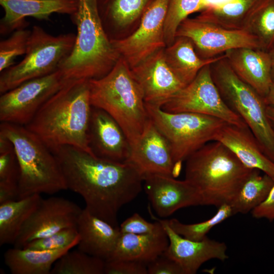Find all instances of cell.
Segmentation results:
<instances>
[{
	"instance_id": "cell-27",
	"label": "cell",
	"mask_w": 274,
	"mask_h": 274,
	"mask_svg": "<svg viewBox=\"0 0 274 274\" xmlns=\"http://www.w3.org/2000/svg\"><path fill=\"white\" fill-rule=\"evenodd\" d=\"M33 194L0 204V245L14 244L24 223L36 210L41 199Z\"/></svg>"
},
{
	"instance_id": "cell-17",
	"label": "cell",
	"mask_w": 274,
	"mask_h": 274,
	"mask_svg": "<svg viewBox=\"0 0 274 274\" xmlns=\"http://www.w3.org/2000/svg\"><path fill=\"white\" fill-rule=\"evenodd\" d=\"M162 225L169 239L168 246L163 254L176 261L182 267L184 274H195L204 262L213 259L224 261L228 258L225 243L211 239L206 236L201 241L185 238L176 233L165 220L153 216Z\"/></svg>"
},
{
	"instance_id": "cell-33",
	"label": "cell",
	"mask_w": 274,
	"mask_h": 274,
	"mask_svg": "<svg viewBox=\"0 0 274 274\" xmlns=\"http://www.w3.org/2000/svg\"><path fill=\"white\" fill-rule=\"evenodd\" d=\"M217 213L210 219L193 224H184L178 219L165 220L168 226L182 237L194 241L202 240L216 225L235 214L231 204H223L219 207Z\"/></svg>"
},
{
	"instance_id": "cell-14",
	"label": "cell",
	"mask_w": 274,
	"mask_h": 274,
	"mask_svg": "<svg viewBox=\"0 0 274 274\" xmlns=\"http://www.w3.org/2000/svg\"><path fill=\"white\" fill-rule=\"evenodd\" d=\"M82 210L75 203L63 197L42 198L23 226L14 247L22 248L31 241L77 227Z\"/></svg>"
},
{
	"instance_id": "cell-25",
	"label": "cell",
	"mask_w": 274,
	"mask_h": 274,
	"mask_svg": "<svg viewBox=\"0 0 274 274\" xmlns=\"http://www.w3.org/2000/svg\"><path fill=\"white\" fill-rule=\"evenodd\" d=\"M165 60L173 72L186 86L191 82L205 66L222 57L204 59L196 53L191 40L187 37L177 36L172 45L164 50Z\"/></svg>"
},
{
	"instance_id": "cell-16",
	"label": "cell",
	"mask_w": 274,
	"mask_h": 274,
	"mask_svg": "<svg viewBox=\"0 0 274 274\" xmlns=\"http://www.w3.org/2000/svg\"><path fill=\"white\" fill-rule=\"evenodd\" d=\"M142 176L175 177V163L170 145L150 118L127 161Z\"/></svg>"
},
{
	"instance_id": "cell-36",
	"label": "cell",
	"mask_w": 274,
	"mask_h": 274,
	"mask_svg": "<svg viewBox=\"0 0 274 274\" xmlns=\"http://www.w3.org/2000/svg\"><path fill=\"white\" fill-rule=\"evenodd\" d=\"M19 178V166L13 144L0 134V185L18 187Z\"/></svg>"
},
{
	"instance_id": "cell-9",
	"label": "cell",
	"mask_w": 274,
	"mask_h": 274,
	"mask_svg": "<svg viewBox=\"0 0 274 274\" xmlns=\"http://www.w3.org/2000/svg\"><path fill=\"white\" fill-rule=\"evenodd\" d=\"M149 117L171 148L175 166L208 143L225 124L213 116L190 112L170 113L161 108L146 105Z\"/></svg>"
},
{
	"instance_id": "cell-8",
	"label": "cell",
	"mask_w": 274,
	"mask_h": 274,
	"mask_svg": "<svg viewBox=\"0 0 274 274\" xmlns=\"http://www.w3.org/2000/svg\"><path fill=\"white\" fill-rule=\"evenodd\" d=\"M73 33L53 36L38 25H34L23 59L1 72L2 94L28 80L43 77L58 70L74 45Z\"/></svg>"
},
{
	"instance_id": "cell-12",
	"label": "cell",
	"mask_w": 274,
	"mask_h": 274,
	"mask_svg": "<svg viewBox=\"0 0 274 274\" xmlns=\"http://www.w3.org/2000/svg\"><path fill=\"white\" fill-rule=\"evenodd\" d=\"M168 2L150 0L135 31L125 38L111 40L120 57L130 68L166 47L164 30Z\"/></svg>"
},
{
	"instance_id": "cell-42",
	"label": "cell",
	"mask_w": 274,
	"mask_h": 274,
	"mask_svg": "<svg viewBox=\"0 0 274 274\" xmlns=\"http://www.w3.org/2000/svg\"><path fill=\"white\" fill-rule=\"evenodd\" d=\"M202 7V11L222 5L230 0H200Z\"/></svg>"
},
{
	"instance_id": "cell-37",
	"label": "cell",
	"mask_w": 274,
	"mask_h": 274,
	"mask_svg": "<svg viewBox=\"0 0 274 274\" xmlns=\"http://www.w3.org/2000/svg\"><path fill=\"white\" fill-rule=\"evenodd\" d=\"M80 236L77 227L65 228L50 235L36 239L22 248L33 250H54L77 246Z\"/></svg>"
},
{
	"instance_id": "cell-29",
	"label": "cell",
	"mask_w": 274,
	"mask_h": 274,
	"mask_svg": "<svg viewBox=\"0 0 274 274\" xmlns=\"http://www.w3.org/2000/svg\"><path fill=\"white\" fill-rule=\"evenodd\" d=\"M253 168L231 204L235 213L246 214L264 201L274 185V180Z\"/></svg>"
},
{
	"instance_id": "cell-18",
	"label": "cell",
	"mask_w": 274,
	"mask_h": 274,
	"mask_svg": "<svg viewBox=\"0 0 274 274\" xmlns=\"http://www.w3.org/2000/svg\"><path fill=\"white\" fill-rule=\"evenodd\" d=\"M88 141L92 153L97 157L123 163L129 157L131 146L121 126L107 112L93 106Z\"/></svg>"
},
{
	"instance_id": "cell-41",
	"label": "cell",
	"mask_w": 274,
	"mask_h": 274,
	"mask_svg": "<svg viewBox=\"0 0 274 274\" xmlns=\"http://www.w3.org/2000/svg\"><path fill=\"white\" fill-rule=\"evenodd\" d=\"M252 216L257 219L265 218L274 221V185L266 199L252 211Z\"/></svg>"
},
{
	"instance_id": "cell-39",
	"label": "cell",
	"mask_w": 274,
	"mask_h": 274,
	"mask_svg": "<svg viewBox=\"0 0 274 274\" xmlns=\"http://www.w3.org/2000/svg\"><path fill=\"white\" fill-rule=\"evenodd\" d=\"M105 274H148L147 264L128 260L105 261Z\"/></svg>"
},
{
	"instance_id": "cell-20",
	"label": "cell",
	"mask_w": 274,
	"mask_h": 274,
	"mask_svg": "<svg viewBox=\"0 0 274 274\" xmlns=\"http://www.w3.org/2000/svg\"><path fill=\"white\" fill-rule=\"evenodd\" d=\"M4 15L0 21V32L5 35L25 28V18L48 20L54 13L72 16L78 8V0H0Z\"/></svg>"
},
{
	"instance_id": "cell-43",
	"label": "cell",
	"mask_w": 274,
	"mask_h": 274,
	"mask_svg": "<svg viewBox=\"0 0 274 274\" xmlns=\"http://www.w3.org/2000/svg\"><path fill=\"white\" fill-rule=\"evenodd\" d=\"M267 106L274 107V82L272 83L269 92L264 97Z\"/></svg>"
},
{
	"instance_id": "cell-19",
	"label": "cell",
	"mask_w": 274,
	"mask_h": 274,
	"mask_svg": "<svg viewBox=\"0 0 274 274\" xmlns=\"http://www.w3.org/2000/svg\"><path fill=\"white\" fill-rule=\"evenodd\" d=\"M143 184L153 209L160 217L169 216L180 209L201 205L199 194L185 180L153 175L145 178Z\"/></svg>"
},
{
	"instance_id": "cell-28",
	"label": "cell",
	"mask_w": 274,
	"mask_h": 274,
	"mask_svg": "<svg viewBox=\"0 0 274 274\" xmlns=\"http://www.w3.org/2000/svg\"><path fill=\"white\" fill-rule=\"evenodd\" d=\"M243 29L256 38L261 49L268 51L274 46V0H257Z\"/></svg>"
},
{
	"instance_id": "cell-30",
	"label": "cell",
	"mask_w": 274,
	"mask_h": 274,
	"mask_svg": "<svg viewBox=\"0 0 274 274\" xmlns=\"http://www.w3.org/2000/svg\"><path fill=\"white\" fill-rule=\"evenodd\" d=\"M257 0H230L220 6L201 11V20L228 29H243L245 21Z\"/></svg>"
},
{
	"instance_id": "cell-23",
	"label": "cell",
	"mask_w": 274,
	"mask_h": 274,
	"mask_svg": "<svg viewBox=\"0 0 274 274\" xmlns=\"http://www.w3.org/2000/svg\"><path fill=\"white\" fill-rule=\"evenodd\" d=\"M77 228L80 236L78 250L105 261L111 258L121 234L119 227L113 226L84 208Z\"/></svg>"
},
{
	"instance_id": "cell-11",
	"label": "cell",
	"mask_w": 274,
	"mask_h": 274,
	"mask_svg": "<svg viewBox=\"0 0 274 274\" xmlns=\"http://www.w3.org/2000/svg\"><path fill=\"white\" fill-rule=\"evenodd\" d=\"M67 81L58 70L26 81L1 94V122L26 126Z\"/></svg>"
},
{
	"instance_id": "cell-22",
	"label": "cell",
	"mask_w": 274,
	"mask_h": 274,
	"mask_svg": "<svg viewBox=\"0 0 274 274\" xmlns=\"http://www.w3.org/2000/svg\"><path fill=\"white\" fill-rule=\"evenodd\" d=\"M214 141L228 148L247 167L259 169L274 180V163L265 154L248 127L225 123L216 133Z\"/></svg>"
},
{
	"instance_id": "cell-31",
	"label": "cell",
	"mask_w": 274,
	"mask_h": 274,
	"mask_svg": "<svg viewBox=\"0 0 274 274\" xmlns=\"http://www.w3.org/2000/svg\"><path fill=\"white\" fill-rule=\"evenodd\" d=\"M105 260L79 250L68 251L54 264L51 274H104Z\"/></svg>"
},
{
	"instance_id": "cell-6",
	"label": "cell",
	"mask_w": 274,
	"mask_h": 274,
	"mask_svg": "<svg viewBox=\"0 0 274 274\" xmlns=\"http://www.w3.org/2000/svg\"><path fill=\"white\" fill-rule=\"evenodd\" d=\"M0 134L13 144L19 166L18 199L66 190L60 165L51 150L25 126L1 122Z\"/></svg>"
},
{
	"instance_id": "cell-45",
	"label": "cell",
	"mask_w": 274,
	"mask_h": 274,
	"mask_svg": "<svg viewBox=\"0 0 274 274\" xmlns=\"http://www.w3.org/2000/svg\"><path fill=\"white\" fill-rule=\"evenodd\" d=\"M271 61V76L274 82V46L268 51Z\"/></svg>"
},
{
	"instance_id": "cell-44",
	"label": "cell",
	"mask_w": 274,
	"mask_h": 274,
	"mask_svg": "<svg viewBox=\"0 0 274 274\" xmlns=\"http://www.w3.org/2000/svg\"><path fill=\"white\" fill-rule=\"evenodd\" d=\"M266 113L270 124L274 130V107L267 106Z\"/></svg>"
},
{
	"instance_id": "cell-24",
	"label": "cell",
	"mask_w": 274,
	"mask_h": 274,
	"mask_svg": "<svg viewBox=\"0 0 274 274\" xmlns=\"http://www.w3.org/2000/svg\"><path fill=\"white\" fill-rule=\"evenodd\" d=\"M168 244L169 239L164 229L150 234L121 233L109 260H128L148 264L162 255Z\"/></svg>"
},
{
	"instance_id": "cell-13",
	"label": "cell",
	"mask_w": 274,
	"mask_h": 274,
	"mask_svg": "<svg viewBox=\"0 0 274 274\" xmlns=\"http://www.w3.org/2000/svg\"><path fill=\"white\" fill-rule=\"evenodd\" d=\"M177 36L190 39L197 54L204 59L217 57L237 48L261 49L256 38L244 29H228L197 17L184 20L177 30Z\"/></svg>"
},
{
	"instance_id": "cell-3",
	"label": "cell",
	"mask_w": 274,
	"mask_h": 274,
	"mask_svg": "<svg viewBox=\"0 0 274 274\" xmlns=\"http://www.w3.org/2000/svg\"><path fill=\"white\" fill-rule=\"evenodd\" d=\"M71 17L77 27L75 41L58 70L65 81L102 78L120 56L104 28L98 0H78L77 10Z\"/></svg>"
},
{
	"instance_id": "cell-1",
	"label": "cell",
	"mask_w": 274,
	"mask_h": 274,
	"mask_svg": "<svg viewBox=\"0 0 274 274\" xmlns=\"http://www.w3.org/2000/svg\"><path fill=\"white\" fill-rule=\"evenodd\" d=\"M67 189L80 195L91 214L118 227V213L142 191L144 179L127 162L102 159L72 146L52 151Z\"/></svg>"
},
{
	"instance_id": "cell-21",
	"label": "cell",
	"mask_w": 274,
	"mask_h": 274,
	"mask_svg": "<svg viewBox=\"0 0 274 274\" xmlns=\"http://www.w3.org/2000/svg\"><path fill=\"white\" fill-rule=\"evenodd\" d=\"M224 54L235 74L265 97L273 82L268 52L259 48L242 47Z\"/></svg>"
},
{
	"instance_id": "cell-35",
	"label": "cell",
	"mask_w": 274,
	"mask_h": 274,
	"mask_svg": "<svg viewBox=\"0 0 274 274\" xmlns=\"http://www.w3.org/2000/svg\"><path fill=\"white\" fill-rule=\"evenodd\" d=\"M30 32L25 28H19L0 42V72L15 64L17 57L25 55Z\"/></svg>"
},
{
	"instance_id": "cell-10",
	"label": "cell",
	"mask_w": 274,
	"mask_h": 274,
	"mask_svg": "<svg viewBox=\"0 0 274 274\" xmlns=\"http://www.w3.org/2000/svg\"><path fill=\"white\" fill-rule=\"evenodd\" d=\"M210 64L204 66L191 82L161 108L170 113L190 112L209 115L227 123L247 127L243 120L222 98L213 80Z\"/></svg>"
},
{
	"instance_id": "cell-38",
	"label": "cell",
	"mask_w": 274,
	"mask_h": 274,
	"mask_svg": "<svg viewBox=\"0 0 274 274\" xmlns=\"http://www.w3.org/2000/svg\"><path fill=\"white\" fill-rule=\"evenodd\" d=\"M119 229L121 233L143 234L157 233L163 230L164 228L159 221L154 223L148 222L135 213L124 220Z\"/></svg>"
},
{
	"instance_id": "cell-5",
	"label": "cell",
	"mask_w": 274,
	"mask_h": 274,
	"mask_svg": "<svg viewBox=\"0 0 274 274\" xmlns=\"http://www.w3.org/2000/svg\"><path fill=\"white\" fill-rule=\"evenodd\" d=\"M89 82L91 106L104 110L119 123L132 147L150 117L143 91L130 66L120 57L106 75Z\"/></svg>"
},
{
	"instance_id": "cell-40",
	"label": "cell",
	"mask_w": 274,
	"mask_h": 274,
	"mask_svg": "<svg viewBox=\"0 0 274 274\" xmlns=\"http://www.w3.org/2000/svg\"><path fill=\"white\" fill-rule=\"evenodd\" d=\"M148 274H184L176 261L163 254L147 264Z\"/></svg>"
},
{
	"instance_id": "cell-4",
	"label": "cell",
	"mask_w": 274,
	"mask_h": 274,
	"mask_svg": "<svg viewBox=\"0 0 274 274\" xmlns=\"http://www.w3.org/2000/svg\"><path fill=\"white\" fill-rule=\"evenodd\" d=\"M222 143L213 141L186 160L185 180L199 194L201 205L231 204L252 170Z\"/></svg>"
},
{
	"instance_id": "cell-34",
	"label": "cell",
	"mask_w": 274,
	"mask_h": 274,
	"mask_svg": "<svg viewBox=\"0 0 274 274\" xmlns=\"http://www.w3.org/2000/svg\"><path fill=\"white\" fill-rule=\"evenodd\" d=\"M200 0H169L164 24L166 47L173 44L181 23L193 13L202 11Z\"/></svg>"
},
{
	"instance_id": "cell-7",
	"label": "cell",
	"mask_w": 274,
	"mask_h": 274,
	"mask_svg": "<svg viewBox=\"0 0 274 274\" xmlns=\"http://www.w3.org/2000/svg\"><path fill=\"white\" fill-rule=\"evenodd\" d=\"M210 70L224 101L243 120L265 154L274 163V130L267 117L264 97L235 74L225 54L210 64Z\"/></svg>"
},
{
	"instance_id": "cell-15",
	"label": "cell",
	"mask_w": 274,
	"mask_h": 274,
	"mask_svg": "<svg viewBox=\"0 0 274 274\" xmlns=\"http://www.w3.org/2000/svg\"><path fill=\"white\" fill-rule=\"evenodd\" d=\"M164 48L130 68L147 106L161 108L185 86L167 63Z\"/></svg>"
},
{
	"instance_id": "cell-2",
	"label": "cell",
	"mask_w": 274,
	"mask_h": 274,
	"mask_svg": "<svg viewBox=\"0 0 274 274\" xmlns=\"http://www.w3.org/2000/svg\"><path fill=\"white\" fill-rule=\"evenodd\" d=\"M91 109L89 80H69L24 126L51 151L67 145L94 155L88 141Z\"/></svg>"
},
{
	"instance_id": "cell-26",
	"label": "cell",
	"mask_w": 274,
	"mask_h": 274,
	"mask_svg": "<svg viewBox=\"0 0 274 274\" xmlns=\"http://www.w3.org/2000/svg\"><path fill=\"white\" fill-rule=\"evenodd\" d=\"M74 247L54 250L14 247L5 252V263L13 274H50L55 262Z\"/></svg>"
},
{
	"instance_id": "cell-32",
	"label": "cell",
	"mask_w": 274,
	"mask_h": 274,
	"mask_svg": "<svg viewBox=\"0 0 274 274\" xmlns=\"http://www.w3.org/2000/svg\"><path fill=\"white\" fill-rule=\"evenodd\" d=\"M150 0H98L100 14L116 26L125 27L141 17Z\"/></svg>"
}]
</instances>
